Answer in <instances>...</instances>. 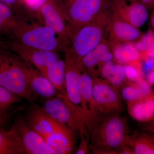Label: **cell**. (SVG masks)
Masks as SVG:
<instances>
[{
    "label": "cell",
    "mask_w": 154,
    "mask_h": 154,
    "mask_svg": "<svg viewBox=\"0 0 154 154\" xmlns=\"http://www.w3.org/2000/svg\"><path fill=\"white\" fill-rule=\"evenodd\" d=\"M5 117L0 114V123H2L5 121Z\"/></svg>",
    "instance_id": "cell-40"
},
{
    "label": "cell",
    "mask_w": 154,
    "mask_h": 154,
    "mask_svg": "<svg viewBox=\"0 0 154 154\" xmlns=\"http://www.w3.org/2000/svg\"><path fill=\"white\" fill-rule=\"evenodd\" d=\"M64 60L66 63V96L69 100L78 107L80 111L81 96L80 91V79L82 71L79 65L66 60Z\"/></svg>",
    "instance_id": "cell-17"
},
{
    "label": "cell",
    "mask_w": 154,
    "mask_h": 154,
    "mask_svg": "<svg viewBox=\"0 0 154 154\" xmlns=\"http://www.w3.org/2000/svg\"><path fill=\"white\" fill-rule=\"evenodd\" d=\"M140 2L143 4L146 8L147 7H151L154 6V0H140Z\"/></svg>",
    "instance_id": "cell-36"
},
{
    "label": "cell",
    "mask_w": 154,
    "mask_h": 154,
    "mask_svg": "<svg viewBox=\"0 0 154 154\" xmlns=\"http://www.w3.org/2000/svg\"><path fill=\"white\" fill-rule=\"evenodd\" d=\"M146 48V54L148 57L154 58V32L149 31L140 39Z\"/></svg>",
    "instance_id": "cell-28"
},
{
    "label": "cell",
    "mask_w": 154,
    "mask_h": 154,
    "mask_svg": "<svg viewBox=\"0 0 154 154\" xmlns=\"http://www.w3.org/2000/svg\"><path fill=\"white\" fill-rule=\"evenodd\" d=\"M127 122L119 113L105 115L90 135L93 154H118L125 146Z\"/></svg>",
    "instance_id": "cell-2"
},
{
    "label": "cell",
    "mask_w": 154,
    "mask_h": 154,
    "mask_svg": "<svg viewBox=\"0 0 154 154\" xmlns=\"http://www.w3.org/2000/svg\"><path fill=\"white\" fill-rule=\"evenodd\" d=\"M154 69V58L148 57L144 63V69L146 72H151Z\"/></svg>",
    "instance_id": "cell-33"
},
{
    "label": "cell",
    "mask_w": 154,
    "mask_h": 154,
    "mask_svg": "<svg viewBox=\"0 0 154 154\" xmlns=\"http://www.w3.org/2000/svg\"><path fill=\"white\" fill-rule=\"evenodd\" d=\"M62 0H48L39 12V19L44 25L53 29L67 48L71 35Z\"/></svg>",
    "instance_id": "cell-9"
},
{
    "label": "cell",
    "mask_w": 154,
    "mask_h": 154,
    "mask_svg": "<svg viewBox=\"0 0 154 154\" xmlns=\"http://www.w3.org/2000/svg\"><path fill=\"white\" fill-rule=\"evenodd\" d=\"M11 35L15 41L36 49L58 52L66 48L51 28L44 24L28 23L18 17Z\"/></svg>",
    "instance_id": "cell-4"
},
{
    "label": "cell",
    "mask_w": 154,
    "mask_h": 154,
    "mask_svg": "<svg viewBox=\"0 0 154 154\" xmlns=\"http://www.w3.org/2000/svg\"><path fill=\"white\" fill-rule=\"evenodd\" d=\"M0 48H2L0 47Z\"/></svg>",
    "instance_id": "cell-42"
},
{
    "label": "cell",
    "mask_w": 154,
    "mask_h": 154,
    "mask_svg": "<svg viewBox=\"0 0 154 154\" xmlns=\"http://www.w3.org/2000/svg\"><path fill=\"white\" fill-rule=\"evenodd\" d=\"M123 67L125 77L129 82H137L142 79L141 74L137 69L128 65H126Z\"/></svg>",
    "instance_id": "cell-29"
},
{
    "label": "cell",
    "mask_w": 154,
    "mask_h": 154,
    "mask_svg": "<svg viewBox=\"0 0 154 154\" xmlns=\"http://www.w3.org/2000/svg\"><path fill=\"white\" fill-rule=\"evenodd\" d=\"M26 119L28 125L42 137L56 154L73 153L75 144V131L66 125L37 105L30 107Z\"/></svg>",
    "instance_id": "cell-1"
},
{
    "label": "cell",
    "mask_w": 154,
    "mask_h": 154,
    "mask_svg": "<svg viewBox=\"0 0 154 154\" xmlns=\"http://www.w3.org/2000/svg\"><path fill=\"white\" fill-rule=\"evenodd\" d=\"M111 15L109 8L94 21L77 30L64 51L65 59L79 66L83 58L103 40Z\"/></svg>",
    "instance_id": "cell-3"
},
{
    "label": "cell",
    "mask_w": 154,
    "mask_h": 154,
    "mask_svg": "<svg viewBox=\"0 0 154 154\" xmlns=\"http://www.w3.org/2000/svg\"><path fill=\"white\" fill-rule=\"evenodd\" d=\"M93 77L82 72L80 79L81 96L80 112L82 116L89 136L103 118V115L97 108L92 93Z\"/></svg>",
    "instance_id": "cell-10"
},
{
    "label": "cell",
    "mask_w": 154,
    "mask_h": 154,
    "mask_svg": "<svg viewBox=\"0 0 154 154\" xmlns=\"http://www.w3.org/2000/svg\"><path fill=\"white\" fill-rule=\"evenodd\" d=\"M10 49L17 54L26 63L32 65L43 75L46 69L60 57L57 52L36 49L26 46L14 40L8 45Z\"/></svg>",
    "instance_id": "cell-11"
},
{
    "label": "cell",
    "mask_w": 154,
    "mask_h": 154,
    "mask_svg": "<svg viewBox=\"0 0 154 154\" xmlns=\"http://www.w3.org/2000/svg\"><path fill=\"white\" fill-rule=\"evenodd\" d=\"M151 23L152 27L154 29V13L152 16L151 20Z\"/></svg>",
    "instance_id": "cell-39"
},
{
    "label": "cell",
    "mask_w": 154,
    "mask_h": 154,
    "mask_svg": "<svg viewBox=\"0 0 154 154\" xmlns=\"http://www.w3.org/2000/svg\"><path fill=\"white\" fill-rule=\"evenodd\" d=\"M25 70L28 85L37 96L47 99L54 97L57 90L46 77L25 62Z\"/></svg>",
    "instance_id": "cell-16"
},
{
    "label": "cell",
    "mask_w": 154,
    "mask_h": 154,
    "mask_svg": "<svg viewBox=\"0 0 154 154\" xmlns=\"http://www.w3.org/2000/svg\"><path fill=\"white\" fill-rule=\"evenodd\" d=\"M129 115L137 121L146 122L154 119V91L132 101L127 102Z\"/></svg>",
    "instance_id": "cell-15"
},
{
    "label": "cell",
    "mask_w": 154,
    "mask_h": 154,
    "mask_svg": "<svg viewBox=\"0 0 154 154\" xmlns=\"http://www.w3.org/2000/svg\"><path fill=\"white\" fill-rule=\"evenodd\" d=\"M88 142L85 138L81 137L79 147L75 152L76 154H87L90 153V149L88 145Z\"/></svg>",
    "instance_id": "cell-31"
},
{
    "label": "cell",
    "mask_w": 154,
    "mask_h": 154,
    "mask_svg": "<svg viewBox=\"0 0 154 154\" xmlns=\"http://www.w3.org/2000/svg\"><path fill=\"white\" fill-rule=\"evenodd\" d=\"M110 46L113 51V57L119 63L134 62L140 58V51L133 43H118L111 45Z\"/></svg>",
    "instance_id": "cell-22"
},
{
    "label": "cell",
    "mask_w": 154,
    "mask_h": 154,
    "mask_svg": "<svg viewBox=\"0 0 154 154\" xmlns=\"http://www.w3.org/2000/svg\"><path fill=\"white\" fill-rule=\"evenodd\" d=\"M8 46L5 42L4 41L2 38V35H0V47L4 48H7Z\"/></svg>",
    "instance_id": "cell-38"
},
{
    "label": "cell",
    "mask_w": 154,
    "mask_h": 154,
    "mask_svg": "<svg viewBox=\"0 0 154 154\" xmlns=\"http://www.w3.org/2000/svg\"><path fill=\"white\" fill-rule=\"evenodd\" d=\"M0 2L9 6L14 12L21 8L18 0H0Z\"/></svg>",
    "instance_id": "cell-32"
},
{
    "label": "cell",
    "mask_w": 154,
    "mask_h": 154,
    "mask_svg": "<svg viewBox=\"0 0 154 154\" xmlns=\"http://www.w3.org/2000/svg\"><path fill=\"white\" fill-rule=\"evenodd\" d=\"M110 0H71L63 3L69 30L72 36L84 25L94 21L110 6Z\"/></svg>",
    "instance_id": "cell-6"
},
{
    "label": "cell",
    "mask_w": 154,
    "mask_h": 154,
    "mask_svg": "<svg viewBox=\"0 0 154 154\" xmlns=\"http://www.w3.org/2000/svg\"><path fill=\"white\" fill-rule=\"evenodd\" d=\"M0 154H26L20 135L14 125L9 130L0 128Z\"/></svg>",
    "instance_id": "cell-19"
},
{
    "label": "cell",
    "mask_w": 154,
    "mask_h": 154,
    "mask_svg": "<svg viewBox=\"0 0 154 154\" xmlns=\"http://www.w3.org/2000/svg\"><path fill=\"white\" fill-rule=\"evenodd\" d=\"M20 8H23L33 17L39 19V12L48 0H18Z\"/></svg>",
    "instance_id": "cell-26"
},
{
    "label": "cell",
    "mask_w": 154,
    "mask_h": 154,
    "mask_svg": "<svg viewBox=\"0 0 154 154\" xmlns=\"http://www.w3.org/2000/svg\"><path fill=\"white\" fill-rule=\"evenodd\" d=\"M107 32L109 33L110 45L130 42L136 40L140 36V31L138 28L119 18L112 12Z\"/></svg>",
    "instance_id": "cell-14"
},
{
    "label": "cell",
    "mask_w": 154,
    "mask_h": 154,
    "mask_svg": "<svg viewBox=\"0 0 154 154\" xmlns=\"http://www.w3.org/2000/svg\"><path fill=\"white\" fill-rule=\"evenodd\" d=\"M111 49L110 43L103 39L97 47L83 58L79 65L81 71L87 73L93 78L96 77L97 72L96 68L98 67L100 72L103 66L102 57L107 51Z\"/></svg>",
    "instance_id": "cell-18"
},
{
    "label": "cell",
    "mask_w": 154,
    "mask_h": 154,
    "mask_svg": "<svg viewBox=\"0 0 154 154\" xmlns=\"http://www.w3.org/2000/svg\"><path fill=\"white\" fill-rule=\"evenodd\" d=\"M42 107L50 115L79 132L80 137L89 142L90 136L82 116L66 95L59 94L56 97L48 99Z\"/></svg>",
    "instance_id": "cell-7"
},
{
    "label": "cell",
    "mask_w": 154,
    "mask_h": 154,
    "mask_svg": "<svg viewBox=\"0 0 154 154\" xmlns=\"http://www.w3.org/2000/svg\"><path fill=\"white\" fill-rule=\"evenodd\" d=\"M143 129L154 135V119L148 122H143Z\"/></svg>",
    "instance_id": "cell-34"
},
{
    "label": "cell",
    "mask_w": 154,
    "mask_h": 154,
    "mask_svg": "<svg viewBox=\"0 0 154 154\" xmlns=\"http://www.w3.org/2000/svg\"><path fill=\"white\" fill-rule=\"evenodd\" d=\"M118 154H134V153L130 147L125 145L119 150Z\"/></svg>",
    "instance_id": "cell-35"
},
{
    "label": "cell",
    "mask_w": 154,
    "mask_h": 154,
    "mask_svg": "<svg viewBox=\"0 0 154 154\" xmlns=\"http://www.w3.org/2000/svg\"><path fill=\"white\" fill-rule=\"evenodd\" d=\"M152 90L151 85L142 79L124 85L122 88L121 96L127 102H132L146 96Z\"/></svg>",
    "instance_id": "cell-23"
},
{
    "label": "cell",
    "mask_w": 154,
    "mask_h": 154,
    "mask_svg": "<svg viewBox=\"0 0 154 154\" xmlns=\"http://www.w3.org/2000/svg\"><path fill=\"white\" fill-rule=\"evenodd\" d=\"M130 1H135V0H130Z\"/></svg>",
    "instance_id": "cell-43"
},
{
    "label": "cell",
    "mask_w": 154,
    "mask_h": 154,
    "mask_svg": "<svg viewBox=\"0 0 154 154\" xmlns=\"http://www.w3.org/2000/svg\"><path fill=\"white\" fill-rule=\"evenodd\" d=\"M148 81L151 85H154V70L152 71L148 76Z\"/></svg>",
    "instance_id": "cell-37"
},
{
    "label": "cell",
    "mask_w": 154,
    "mask_h": 154,
    "mask_svg": "<svg viewBox=\"0 0 154 154\" xmlns=\"http://www.w3.org/2000/svg\"><path fill=\"white\" fill-rule=\"evenodd\" d=\"M14 126L20 135L26 154H56L42 137L31 128L27 122L19 119Z\"/></svg>",
    "instance_id": "cell-13"
},
{
    "label": "cell",
    "mask_w": 154,
    "mask_h": 154,
    "mask_svg": "<svg viewBox=\"0 0 154 154\" xmlns=\"http://www.w3.org/2000/svg\"><path fill=\"white\" fill-rule=\"evenodd\" d=\"M92 96L102 115L120 113L124 109L119 90L104 79L93 78Z\"/></svg>",
    "instance_id": "cell-8"
},
{
    "label": "cell",
    "mask_w": 154,
    "mask_h": 154,
    "mask_svg": "<svg viewBox=\"0 0 154 154\" xmlns=\"http://www.w3.org/2000/svg\"><path fill=\"white\" fill-rule=\"evenodd\" d=\"M110 8L119 18L138 28L149 18L147 8L138 0H110Z\"/></svg>",
    "instance_id": "cell-12"
},
{
    "label": "cell",
    "mask_w": 154,
    "mask_h": 154,
    "mask_svg": "<svg viewBox=\"0 0 154 154\" xmlns=\"http://www.w3.org/2000/svg\"><path fill=\"white\" fill-rule=\"evenodd\" d=\"M65 69V60L60 58L48 67L42 75L49 80L59 94L66 96Z\"/></svg>",
    "instance_id": "cell-21"
},
{
    "label": "cell",
    "mask_w": 154,
    "mask_h": 154,
    "mask_svg": "<svg viewBox=\"0 0 154 154\" xmlns=\"http://www.w3.org/2000/svg\"><path fill=\"white\" fill-rule=\"evenodd\" d=\"M9 6L0 2V35L11 34L18 17Z\"/></svg>",
    "instance_id": "cell-24"
},
{
    "label": "cell",
    "mask_w": 154,
    "mask_h": 154,
    "mask_svg": "<svg viewBox=\"0 0 154 154\" xmlns=\"http://www.w3.org/2000/svg\"><path fill=\"white\" fill-rule=\"evenodd\" d=\"M126 79L124 67L120 63H117L116 64L113 72L107 81L119 90L120 88L124 86L123 84Z\"/></svg>",
    "instance_id": "cell-27"
},
{
    "label": "cell",
    "mask_w": 154,
    "mask_h": 154,
    "mask_svg": "<svg viewBox=\"0 0 154 154\" xmlns=\"http://www.w3.org/2000/svg\"><path fill=\"white\" fill-rule=\"evenodd\" d=\"M62 1L63 2V3H65L69 2V1H71V0H62Z\"/></svg>",
    "instance_id": "cell-41"
},
{
    "label": "cell",
    "mask_w": 154,
    "mask_h": 154,
    "mask_svg": "<svg viewBox=\"0 0 154 154\" xmlns=\"http://www.w3.org/2000/svg\"><path fill=\"white\" fill-rule=\"evenodd\" d=\"M125 143L133 150L134 154H154V135L150 134H127Z\"/></svg>",
    "instance_id": "cell-20"
},
{
    "label": "cell",
    "mask_w": 154,
    "mask_h": 154,
    "mask_svg": "<svg viewBox=\"0 0 154 154\" xmlns=\"http://www.w3.org/2000/svg\"><path fill=\"white\" fill-rule=\"evenodd\" d=\"M22 102V98L8 89L0 85V114L5 117L11 106Z\"/></svg>",
    "instance_id": "cell-25"
},
{
    "label": "cell",
    "mask_w": 154,
    "mask_h": 154,
    "mask_svg": "<svg viewBox=\"0 0 154 154\" xmlns=\"http://www.w3.org/2000/svg\"><path fill=\"white\" fill-rule=\"evenodd\" d=\"M116 63L113 60L105 63L103 65L100 69V73L103 79L107 80L109 79L113 72Z\"/></svg>",
    "instance_id": "cell-30"
},
{
    "label": "cell",
    "mask_w": 154,
    "mask_h": 154,
    "mask_svg": "<svg viewBox=\"0 0 154 154\" xmlns=\"http://www.w3.org/2000/svg\"><path fill=\"white\" fill-rule=\"evenodd\" d=\"M25 65L21 58L8 51L7 48H0V85L20 98L34 102L37 96L28 85Z\"/></svg>",
    "instance_id": "cell-5"
}]
</instances>
